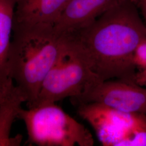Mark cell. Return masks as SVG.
<instances>
[{"instance_id": "6da1fadb", "label": "cell", "mask_w": 146, "mask_h": 146, "mask_svg": "<svg viewBox=\"0 0 146 146\" xmlns=\"http://www.w3.org/2000/svg\"><path fill=\"white\" fill-rule=\"evenodd\" d=\"M138 9L135 0H124L88 26L68 34L73 47L100 80L135 83L134 54L146 38V24Z\"/></svg>"}, {"instance_id": "7a4b0ae2", "label": "cell", "mask_w": 146, "mask_h": 146, "mask_svg": "<svg viewBox=\"0 0 146 146\" xmlns=\"http://www.w3.org/2000/svg\"><path fill=\"white\" fill-rule=\"evenodd\" d=\"M67 35L54 28L14 27L7 60L8 75L26 96L36 101L42 83L67 44Z\"/></svg>"}, {"instance_id": "3957f363", "label": "cell", "mask_w": 146, "mask_h": 146, "mask_svg": "<svg viewBox=\"0 0 146 146\" xmlns=\"http://www.w3.org/2000/svg\"><path fill=\"white\" fill-rule=\"evenodd\" d=\"M18 117L26 127L28 141L38 146H92L93 137L84 125L58 106L46 103L21 108Z\"/></svg>"}, {"instance_id": "277c9868", "label": "cell", "mask_w": 146, "mask_h": 146, "mask_svg": "<svg viewBox=\"0 0 146 146\" xmlns=\"http://www.w3.org/2000/svg\"><path fill=\"white\" fill-rule=\"evenodd\" d=\"M67 38L66 48L44 78L36 100L31 106L78 98L89 84L98 78L74 48L67 35Z\"/></svg>"}, {"instance_id": "5b68a950", "label": "cell", "mask_w": 146, "mask_h": 146, "mask_svg": "<svg viewBox=\"0 0 146 146\" xmlns=\"http://www.w3.org/2000/svg\"><path fill=\"white\" fill-rule=\"evenodd\" d=\"M78 104V115L93 128L104 146H125L133 130L146 122L144 114L125 113L96 103Z\"/></svg>"}, {"instance_id": "8992f818", "label": "cell", "mask_w": 146, "mask_h": 146, "mask_svg": "<svg viewBox=\"0 0 146 146\" xmlns=\"http://www.w3.org/2000/svg\"><path fill=\"white\" fill-rule=\"evenodd\" d=\"M72 99L77 104L96 103L125 113L146 115V88L120 80L96 78L80 96Z\"/></svg>"}, {"instance_id": "52a82bcc", "label": "cell", "mask_w": 146, "mask_h": 146, "mask_svg": "<svg viewBox=\"0 0 146 146\" xmlns=\"http://www.w3.org/2000/svg\"><path fill=\"white\" fill-rule=\"evenodd\" d=\"M123 1L69 0L54 26V31L60 35L78 31Z\"/></svg>"}, {"instance_id": "ba28073f", "label": "cell", "mask_w": 146, "mask_h": 146, "mask_svg": "<svg viewBox=\"0 0 146 146\" xmlns=\"http://www.w3.org/2000/svg\"><path fill=\"white\" fill-rule=\"evenodd\" d=\"M69 0H17L14 27L54 28Z\"/></svg>"}, {"instance_id": "9c48e42d", "label": "cell", "mask_w": 146, "mask_h": 146, "mask_svg": "<svg viewBox=\"0 0 146 146\" xmlns=\"http://www.w3.org/2000/svg\"><path fill=\"white\" fill-rule=\"evenodd\" d=\"M27 101L25 94L14 83L0 104V146L21 145L22 136H12L11 131L22 104Z\"/></svg>"}, {"instance_id": "30bf717a", "label": "cell", "mask_w": 146, "mask_h": 146, "mask_svg": "<svg viewBox=\"0 0 146 146\" xmlns=\"http://www.w3.org/2000/svg\"><path fill=\"white\" fill-rule=\"evenodd\" d=\"M17 0H0V84L11 79L8 77L7 60L13 35L14 11Z\"/></svg>"}, {"instance_id": "8fae6325", "label": "cell", "mask_w": 146, "mask_h": 146, "mask_svg": "<svg viewBox=\"0 0 146 146\" xmlns=\"http://www.w3.org/2000/svg\"><path fill=\"white\" fill-rule=\"evenodd\" d=\"M136 68L139 70L146 67V38L142 41L136 48L133 56Z\"/></svg>"}, {"instance_id": "7c38bea8", "label": "cell", "mask_w": 146, "mask_h": 146, "mask_svg": "<svg viewBox=\"0 0 146 146\" xmlns=\"http://www.w3.org/2000/svg\"><path fill=\"white\" fill-rule=\"evenodd\" d=\"M135 82L142 87H146V67L136 72Z\"/></svg>"}, {"instance_id": "4fadbf2b", "label": "cell", "mask_w": 146, "mask_h": 146, "mask_svg": "<svg viewBox=\"0 0 146 146\" xmlns=\"http://www.w3.org/2000/svg\"><path fill=\"white\" fill-rule=\"evenodd\" d=\"M14 84L13 80L3 84H0V104L5 99L7 94L11 88V86Z\"/></svg>"}, {"instance_id": "5bb4252c", "label": "cell", "mask_w": 146, "mask_h": 146, "mask_svg": "<svg viewBox=\"0 0 146 146\" xmlns=\"http://www.w3.org/2000/svg\"><path fill=\"white\" fill-rule=\"evenodd\" d=\"M136 3L141 11L146 26V0H135Z\"/></svg>"}, {"instance_id": "9a60e30c", "label": "cell", "mask_w": 146, "mask_h": 146, "mask_svg": "<svg viewBox=\"0 0 146 146\" xmlns=\"http://www.w3.org/2000/svg\"></svg>"}]
</instances>
